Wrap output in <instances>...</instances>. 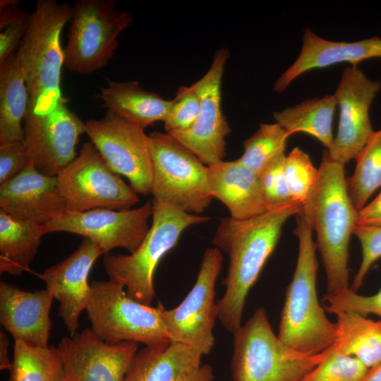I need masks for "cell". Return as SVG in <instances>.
<instances>
[{"label":"cell","instance_id":"cell-11","mask_svg":"<svg viewBox=\"0 0 381 381\" xmlns=\"http://www.w3.org/2000/svg\"><path fill=\"white\" fill-rule=\"evenodd\" d=\"M145 129L111 110L85 122V133L107 165L123 175L137 194H152L153 168L150 137Z\"/></svg>","mask_w":381,"mask_h":381},{"label":"cell","instance_id":"cell-25","mask_svg":"<svg viewBox=\"0 0 381 381\" xmlns=\"http://www.w3.org/2000/svg\"><path fill=\"white\" fill-rule=\"evenodd\" d=\"M29 93L15 52L0 64V142L24 140Z\"/></svg>","mask_w":381,"mask_h":381},{"label":"cell","instance_id":"cell-19","mask_svg":"<svg viewBox=\"0 0 381 381\" xmlns=\"http://www.w3.org/2000/svg\"><path fill=\"white\" fill-rule=\"evenodd\" d=\"M0 211L42 225L66 212L56 176L42 174L31 162L19 174L0 185Z\"/></svg>","mask_w":381,"mask_h":381},{"label":"cell","instance_id":"cell-15","mask_svg":"<svg viewBox=\"0 0 381 381\" xmlns=\"http://www.w3.org/2000/svg\"><path fill=\"white\" fill-rule=\"evenodd\" d=\"M381 90L379 81L370 79L358 68H346L334 96L339 108L338 129L329 156L344 164L356 159L373 133L370 108Z\"/></svg>","mask_w":381,"mask_h":381},{"label":"cell","instance_id":"cell-17","mask_svg":"<svg viewBox=\"0 0 381 381\" xmlns=\"http://www.w3.org/2000/svg\"><path fill=\"white\" fill-rule=\"evenodd\" d=\"M56 349L63 381H123L138 343L108 344L91 329L63 337Z\"/></svg>","mask_w":381,"mask_h":381},{"label":"cell","instance_id":"cell-26","mask_svg":"<svg viewBox=\"0 0 381 381\" xmlns=\"http://www.w3.org/2000/svg\"><path fill=\"white\" fill-rule=\"evenodd\" d=\"M336 315L335 338L332 346L352 356L368 368L381 362V321L368 319L353 311Z\"/></svg>","mask_w":381,"mask_h":381},{"label":"cell","instance_id":"cell-41","mask_svg":"<svg viewBox=\"0 0 381 381\" xmlns=\"http://www.w3.org/2000/svg\"><path fill=\"white\" fill-rule=\"evenodd\" d=\"M214 377L212 368L210 365L204 364L179 381H212Z\"/></svg>","mask_w":381,"mask_h":381},{"label":"cell","instance_id":"cell-39","mask_svg":"<svg viewBox=\"0 0 381 381\" xmlns=\"http://www.w3.org/2000/svg\"><path fill=\"white\" fill-rule=\"evenodd\" d=\"M30 16L26 13L0 30V64L17 52L28 30Z\"/></svg>","mask_w":381,"mask_h":381},{"label":"cell","instance_id":"cell-1","mask_svg":"<svg viewBox=\"0 0 381 381\" xmlns=\"http://www.w3.org/2000/svg\"><path fill=\"white\" fill-rule=\"evenodd\" d=\"M303 212L301 203L290 200L248 219L221 220L212 243L228 254L229 264L224 280L226 291L217 303V318L230 333L241 327L247 296L274 251L284 223Z\"/></svg>","mask_w":381,"mask_h":381},{"label":"cell","instance_id":"cell-9","mask_svg":"<svg viewBox=\"0 0 381 381\" xmlns=\"http://www.w3.org/2000/svg\"><path fill=\"white\" fill-rule=\"evenodd\" d=\"M149 137L153 199L188 213L203 212L214 198L207 167L170 134L155 131Z\"/></svg>","mask_w":381,"mask_h":381},{"label":"cell","instance_id":"cell-23","mask_svg":"<svg viewBox=\"0 0 381 381\" xmlns=\"http://www.w3.org/2000/svg\"><path fill=\"white\" fill-rule=\"evenodd\" d=\"M202 356L179 342L146 346L133 356L123 381H179L201 365Z\"/></svg>","mask_w":381,"mask_h":381},{"label":"cell","instance_id":"cell-29","mask_svg":"<svg viewBox=\"0 0 381 381\" xmlns=\"http://www.w3.org/2000/svg\"><path fill=\"white\" fill-rule=\"evenodd\" d=\"M9 381H63L64 367L57 349L14 340Z\"/></svg>","mask_w":381,"mask_h":381},{"label":"cell","instance_id":"cell-2","mask_svg":"<svg viewBox=\"0 0 381 381\" xmlns=\"http://www.w3.org/2000/svg\"><path fill=\"white\" fill-rule=\"evenodd\" d=\"M344 165L332 159L325 150L317 183L303 205V213L316 232V246L326 274L327 294L349 288V243L358 211L348 193Z\"/></svg>","mask_w":381,"mask_h":381},{"label":"cell","instance_id":"cell-10","mask_svg":"<svg viewBox=\"0 0 381 381\" xmlns=\"http://www.w3.org/2000/svg\"><path fill=\"white\" fill-rule=\"evenodd\" d=\"M66 212L107 208L130 209L138 194L105 163L91 142L85 143L76 157L56 176Z\"/></svg>","mask_w":381,"mask_h":381},{"label":"cell","instance_id":"cell-7","mask_svg":"<svg viewBox=\"0 0 381 381\" xmlns=\"http://www.w3.org/2000/svg\"><path fill=\"white\" fill-rule=\"evenodd\" d=\"M86 311L92 329L103 341L155 346L170 341L163 318V306L141 303L126 294L124 286L112 279L93 281Z\"/></svg>","mask_w":381,"mask_h":381},{"label":"cell","instance_id":"cell-21","mask_svg":"<svg viewBox=\"0 0 381 381\" xmlns=\"http://www.w3.org/2000/svg\"><path fill=\"white\" fill-rule=\"evenodd\" d=\"M381 59V38L373 37L356 42H335L324 39L310 29L304 30L300 54L273 85L277 93L284 92L306 72L341 63L351 66L368 59Z\"/></svg>","mask_w":381,"mask_h":381},{"label":"cell","instance_id":"cell-35","mask_svg":"<svg viewBox=\"0 0 381 381\" xmlns=\"http://www.w3.org/2000/svg\"><path fill=\"white\" fill-rule=\"evenodd\" d=\"M324 301L327 303L325 309L329 313L353 311L365 316L372 313L381 317V289L372 296H365L348 288L326 293Z\"/></svg>","mask_w":381,"mask_h":381},{"label":"cell","instance_id":"cell-34","mask_svg":"<svg viewBox=\"0 0 381 381\" xmlns=\"http://www.w3.org/2000/svg\"><path fill=\"white\" fill-rule=\"evenodd\" d=\"M200 108V97L192 85L180 87L164 121L166 133H172L190 128L198 119Z\"/></svg>","mask_w":381,"mask_h":381},{"label":"cell","instance_id":"cell-40","mask_svg":"<svg viewBox=\"0 0 381 381\" xmlns=\"http://www.w3.org/2000/svg\"><path fill=\"white\" fill-rule=\"evenodd\" d=\"M356 226L381 227V191L358 212Z\"/></svg>","mask_w":381,"mask_h":381},{"label":"cell","instance_id":"cell-38","mask_svg":"<svg viewBox=\"0 0 381 381\" xmlns=\"http://www.w3.org/2000/svg\"><path fill=\"white\" fill-rule=\"evenodd\" d=\"M30 162L23 141L0 142V185L19 174Z\"/></svg>","mask_w":381,"mask_h":381},{"label":"cell","instance_id":"cell-18","mask_svg":"<svg viewBox=\"0 0 381 381\" xmlns=\"http://www.w3.org/2000/svg\"><path fill=\"white\" fill-rule=\"evenodd\" d=\"M102 254L95 243L84 238L72 254L41 275L46 289L59 303V315L71 336L76 334L79 316L87 306L91 293L89 274Z\"/></svg>","mask_w":381,"mask_h":381},{"label":"cell","instance_id":"cell-13","mask_svg":"<svg viewBox=\"0 0 381 381\" xmlns=\"http://www.w3.org/2000/svg\"><path fill=\"white\" fill-rule=\"evenodd\" d=\"M152 212V202L148 200L133 209L66 212L43 226L45 234L64 231L82 236L95 243L103 254L116 248H123L131 253L145 237Z\"/></svg>","mask_w":381,"mask_h":381},{"label":"cell","instance_id":"cell-8","mask_svg":"<svg viewBox=\"0 0 381 381\" xmlns=\"http://www.w3.org/2000/svg\"><path fill=\"white\" fill-rule=\"evenodd\" d=\"M73 6L64 65L71 73L91 74L105 67L118 48V37L133 22L112 0H76Z\"/></svg>","mask_w":381,"mask_h":381},{"label":"cell","instance_id":"cell-33","mask_svg":"<svg viewBox=\"0 0 381 381\" xmlns=\"http://www.w3.org/2000/svg\"><path fill=\"white\" fill-rule=\"evenodd\" d=\"M368 369L356 358L338 352L332 345L323 359L301 381H362Z\"/></svg>","mask_w":381,"mask_h":381},{"label":"cell","instance_id":"cell-6","mask_svg":"<svg viewBox=\"0 0 381 381\" xmlns=\"http://www.w3.org/2000/svg\"><path fill=\"white\" fill-rule=\"evenodd\" d=\"M326 350L310 355L290 348L274 333L265 309L258 308L234 334L233 380L301 381Z\"/></svg>","mask_w":381,"mask_h":381},{"label":"cell","instance_id":"cell-45","mask_svg":"<svg viewBox=\"0 0 381 381\" xmlns=\"http://www.w3.org/2000/svg\"><path fill=\"white\" fill-rule=\"evenodd\" d=\"M20 1L18 0H1L0 1V10L6 7L18 6Z\"/></svg>","mask_w":381,"mask_h":381},{"label":"cell","instance_id":"cell-4","mask_svg":"<svg viewBox=\"0 0 381 381\" xmlns=\"http://www.w3.org/2000/svg\"><path fill=\"white\" fill-rule=\"evenodd\" d=\"M72 13L69 3L56 0H37L30 13L28 30L16 52L29 93L27 114H48L67 100L61 90L64 65L61 34Z\"/></svg>","mask_w":381,"mask_h":381},{"label":"cell","instance_id":"cell-12","mask_svg":"<svg viewBox=\"0 0 381 381\" xmlns=\"http://www.w3.org/2000/svg\"><path fill=\"white\" fill-rule=\"evenodd\" d=\"M222 260L219 248H207L196 281L188 295L176 308L162 309L163 322L170 341L187 344L202 355L208 354L214 345L213 328L217 318L215 283Z\"/></svg>","mask_w":381,"mask_h":381},{"label":"cell","instance_id":"cell-20","mask_svg":"<svg viewBox=\"0 0 381 381\" xmlns=\"http://www.w3.org/2000/svg\"><path fill=\"white\" fill-rule=\"evenodd\" d=\"M54 296L47 289L22 290L4 281L0 282V323L13 337L28 344L47 347Z\"/></svg>","mask_w":381,"mask_h":381},{"label":"cell","instance_id":"cell-37","mask_svg":"<svg viewBox=\"0 0 381 381\" xmlns=\"http://www.w3.org/2000/svg\"><path fill=\"white\" fill-rule=\"evenodd\" d=\"M353 234L357 236L362 248V260L351 289L356 291L362 286L371 266L381 258V227L356 226Z\"/></svg>","mask_w":381,"mask_h":381},{"label":"cell","instance_id":"cell-36","mask_svg":"<svg viewBox=\"0 0 381 381\" xmlns=\"http://www.w3.org/2000/svg\"><path fill=\"white\" fill-rule=\"evenodd\" d=\"M285 157V154L279 156L260 175L270 210L292 200L284 172Z\"/></svg>","mask_w":381,"mask_h":381},{"label":"cell","instance_id":"cell-5","mask_svg":"<svg viewBox=\"0 0 381 381\" xmlns=\"http://www.w3.org/2000/svg\"><path fill=\"white\" fill-rule=\"evenodd\" d=\"M152 222L138 248L128 255L104 254L103 265L109 279L122 284L133 299L150 306L155 297L154 272L161 259L179 242L189 226L210 217L188 213L153 199Z\"/></svg>","mask_w":381,"mask_h":381},{"label":"cell","instance_id":"cell-24","mask_svg":"<svg viewBox=\"0 0 381 381\" xmlns=\"http://www.w3.org/2000/svg\"><path fill=\"white\" fill-rule=\"evenodd\" d=\"M103 106L145 129L157 121L164 122L172 104L158 94L143 89L135 80L113 81L99 87Z\"/></svg>","mask_w":381,"mask_h":381},{"label":"cell","instance_id":"cell-42","mask_svg":"<svg viewBox=\"0 0 381 381\" xmlns=\"http://www.w3.org/2000/svg\"><path fill=\"white\" fill-rule=\"evenodd\" d=\"M26 13L25 11L18 8V6H13L4 8L0 10V30L13 21L20 18Z\"/></svg>","mask_w":381,"mask_h":381},{"label":"cell","instance_id":"cell-31","mask_svg":"<svg viewBox=\"0 0 381 381\" xmlns=\"http://www.w3.org/2000/svg\"><path fill=\"white\" fill-rule=\"evenodd\" d=\"M287 132L277 123H260V128L243 143L244 152L238 159L259 176L279 156L285 154Z\"/></svg>","mask_w":381,"mask_h":381},{"label":"cell","instance_id":"cell-28","mask_svg":"<svg viewBox=\"0 0 381 381\" xmlns=\"http://www.w3.org/2000/svg\"><path fill=\"white\" fill-rule=\"evenodd\" d=\"M337 101L334 95L306 99L273 116L289 135L303 133L319 140L329 150L334 141L332 123Z\"/></svg>","mask_w":381,"mask_h":381},{"label":"cell","instance_id":"cell-22","mask_svg":"<svg viewBox=\"0 0 381 381\" xmlns=\"http://www.w3.org/2000/svg\"><path fill=\"white\" fill-rule=\"evenodd\" d=\"M207 167L210 192L228 208L230 217L248 219L270 210L260 176L238 159Z\"/></svg>","mask_w":381,"mask_h":381},{"label":"cell","instance_id":"cell-43","mask_svg":"<svg viewBox=\"0 0 381 381\" xmlns=\"http://www.w3.org/2000/svg\"><path fill=\"white\" fill-rule=\"evenodd\" d=\"M8 339L6 334L0 332V370H10L11 367V363L8 358Z\"/></svg>","mask_w":381,"mask_h":381},{"label":"cell","instance_id":"cell-16","mask_svg":"<svg viewBox=\"0 0 381 381\" xmlns=\"http://www.w3.org/2000/svg\"><path fill=\"white\" fill-rule=\"evenodd\" d=\"M68 99L45 115L27 114L23 143L35 167L56 176L78 155L75 147L85 133L83 122L67 105Z\"/></svg>","mask_w":381,"mask_h":381},{"label":"cell","instance_id":"cell-27","mask_svg":"<svg viewBox=\"0 0 381 381\" xmlns=\"http://www.w3.org/2000/svg\"><path fill=\"white\" fill-rule=\"evenodd\" d=\"M45 235L37 223L16 219L0 211V272L18 276L29 270Z\"/></svg>","mask_w":381,"mask_h":381},{"label":"cell","instance_id":"cell-14","mask_svg":"<svg viewBox=\"0 0 381 381\" xmlns=\"http://www.w3.org/2000/svg\"><path fill=\"white\" fill-rule=\"evenodd\" d=\"M229 57L226 48L218 49L207 73L192 85L200 99V112L193 126L186 131L169 133L207 166L223 160L226 137L231 132L221 107L222 81Z\"/></svg>","mask_w":381,"mask_h":381},{"label":"cell","instance_id":"cell-30","mask_svg":"<svg viewBox=\"0 0 381 381\" xmlns=\"http://www.w3.org/2000/svg\"><path fill=\"white\" fill-rule=\"evenodd\" d=\"M356 161L355 170L346 182L350 199L359 211L381 187V129L374 131Z\"/></svg>","mask_w":381,"mask_h":381},{"label":"cell","instance_id":"cell-32","mask_svg":"<svg viewBox=\"0 0 381 381\" xmlns=\"http://www.w3.org/2000/svg\"><path fill=\"white\" fill-rule=\"evenodd\" d=\"M284 172L291 200L304 205L317 183L318 169L307 153L296 147L285 157Z\"/></svg>","mask_w":381,"mask_h":381},{"label":"cell","instance_id":"cell-3","mask_svg":"<svg viewBox=\"0 0 381 381\" xmlns=\"http://www.w3.org/2000/svg\"><path fill=\"white\" fill-rule=\"evenodd\" d=\"M310 219L296 215L294 233L298 240V254L293 278L286 291L278 337L290 348L315 355L330 347L335 338V323L326 316L317 294L318 262L316 243Z\"/></svg>","mask_w":381,"mask_h":381},{"label":"cell","instance_id":"cell-44","mask_svg":"<svg viewBox=\"0 0 381 381\" xmlns=\"http://www.w3.org/2000/svg\"><path fill=\"white\" fill-rule=\"evenodd\" d=\"M362 381H381V362L369 368Z\"/></svg>","mask_w":381,"mask_h":381}]
</instances>
